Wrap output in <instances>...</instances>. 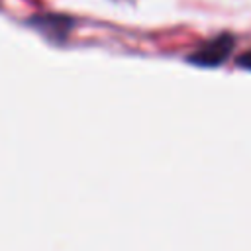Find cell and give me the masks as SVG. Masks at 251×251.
I'll return each instance as SVG.
<instances>
[{"label":"cell","instance_id":"cell-1","mask_svg":"<svg viewBox=\"0 0 251 251\" xmlns=\"http://www.w3.org/2000/svg\"><path fill=\"white\" fill-rule=\"evenodd\" d=\"M231 49H233V39L229 35H220L216 39L206 41L198 51H194L190 61L202 67H218L226 61Z\"/></svg>","mask_w":251,"mask_h":251},{"label":"cell","instance_id":"cell-2","mask_svg":"<svg viewBox=\"0 0 251 251\" xmlns=\"http://www.w3.org/2000/svg\"><path fill=\"white\" fill-rule=\"evenodd\" d=\"M239 63H241L245 69H249V71H251V51H249V53H245V55H243V59H241Z\"/></svg>","mask_w":251,"mask_h":251}]
</instances>
